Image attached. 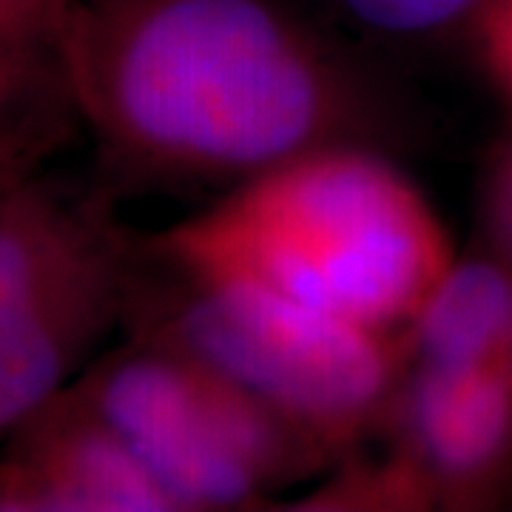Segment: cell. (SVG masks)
Returning <instances> with one entry per match:
<instances>
[{
    "mask_svg": "<svg viewBox=\"0 0 512 512\" xmlns=\"http://www.w3.org/2000/svg\"><path fill=\"white\" fill-rule=\"evenodd\" d=\"M60 55L114 194L228 191L390 134L365 66L285 0H74Z\"/></svg>",
    "mask_w": 512,
    "mask_h": 512,
    "instance_id": "cell-1",
    "label": "cell"
},
{
    "mask_svg": "<svg viewBox=\"0 0 512 512\" xmlns=\"http://www.w3.org/2000/svg\"><path fill=\"white\" fill-rule=\"evenodd\" d=\"M137 239L171 265L254 282L387 336L410 328L458 256L424 191L365 143L293 157Z\"/></svg>",
    "mask_w": 512,
    "mask_h": 512,
    "instance_id": "cell-2",
    "label": "cell"
},
{
    "mask_svg": "<svg viewBox=\"0 0 512 512\" xmlns=\"http://www.w3.org/2000/svg\"><path fill=\"white\" fill-rule=\"evenodd\" d=\"M120 333L237 384L325 456L382 439L407 370L402 336L316 311L254 282L171 265L131 239Z\"/></svg>",
    "mask_w": 512,
    "mask_h": 512,
    "instance_id": "cell-3",
    "label": "cell"
},
{
    "mask_svg": "<svg viewBox=\"0 0 512 512\" xmlns=\"http://www.w3.org/2000/svg\"><path fill=\"white\" fill-rule=\"evenodd\" d=\"M114 197L43 168L0 188V441L123 328L134 231Z\"/></svg>",
    "mask_w": 512,
    "mask_h": 512,
    "instance_id": "cell-4",
    "label": "cell"
},
{
    "mask_svg": "<svg viewBox=\"0 0 512 512\" xmlns=\"http://www.w3.org/2000/svg\"><path fill=\"white\" fill-rule=\"evenodd\" d=\"M74 384L174 512L271 510L282 490L333 467L288 421L174 350L126 339L100 353Z\"/></svg>",
    "mask_w": 512,
    "mask_h": 512,
    "instance_id": "cell-5",
    "label": "cell"
},
{
    "mask_svg": "<svg viewBox=\"0 0 512 512\" xmlns=\"http://www.w3.org/2000/svg\"><path fill=\"white\" fill-rule=\"evenodd\" d=\"M382 439L430 510H487L512 487V373L410 362Z\"/></svg>",
    "mask_w": 512,
    "mask_h": 512,
    "instance_id": "cell-6",
    "label": "cell"
},
{
    "mask_svg": "<svg viewBox=\"0 0 512 512\" xmlns=\"http://www.w3.org/2000/svg\"><path fill=\"white\" fill-rule=\"evenodd\" d=\"M0 512H174L77 384L0 441Z\"/></svg>",
    "mask_w": 512,
    "mask_h": 512,
    "instance_id": "cell-7",
    "label": "cell"
},
{
    "mask_svg": "<svg viewBox=\"0 0 512 512\" xmlns=\"http://www.w3.org/2000/svg\"><path fill=\"white\" fill-rule=\"evenodd\" d=\"M402 339L410 362L512 373L510 256H456Z\"/></svg>",
    "mask_w": 512,
    "mask_h": 512,
    "instance_id": "cell-8",
    "label": "cell"
},
{
    "mask_svg": "<svg viewBox=\"0 0 512 512\" xmlns=\"http://www.w3.org/2000/svg\"><path fill=\"white\" fill-rule=\"evenodd\" d=\"M80 128L63 55L0 26V177H23Z\"/></svg>",
    "mask_w": 512,
    "mask_h": 512,
    "instance_id": "cell-9",
    "label": "cell"
},
{
    "mask_svg": "<svg viewBox=\"0 0 512 512\" xmlns=\"http://www.w3.org/2000/svg\"><path fill=\"white\" fill-rule=\"evenodd\" d=\"M348 26L379 40L419 43L473 26L487 0H328Z\"/></svg>",
    "mask_w": 512,
    "mask_h": 512,
    "instance_id": "cell-10",
    "label": "cell"
},
{
    "mask_svg": "<svg viewBox=\"0 0 512 512\" xmlns=\"http://www.w3.org/2000/svg\"><path fill=\"white\" fill-rule=\"evenodd\" d=\"M470 29L484 69L512 103V0H487Z\"/></svg>",
    "mask_w": 512,
    "mask_h": 512,
    "instance_id": "cell-11",
    "label": "cell"
},
{
    "mask_svg": "<svg viewBox=\"0 0 512 512\" xmlns=\"http://www.w3.org/2000/svg\"><path fill=\"white\" fill-rule=\"evenodd\" d=\"M74 0H0V26L60 49Z\"/></svg>",
    "mask_w": 512,
    "mask_h": 512,
    "instance_id": "cell-12",
    "label": "cell"
},
{
    "mask_svg": "<svg viewBox=\"0 0 512 512\" xmlns=\"http://www.w3.org/2000/svg\"><path fill=\"white\" fill-rule=\"evenodd\" d=\"M487 220L493 231L495 245L504 256L512 259V143L490 168L487 177Z\"/></svg>",
    "mask_w": 512,
    "mask_h": 512,
    "instance_id": "cell-13",
    "label": "cell"
},
{
    "mask_svg": "<svg viewBox=\"0 0 512 512\" xmlns=\"http://www.w3.org/2000/svg\"><path fill=\"white\" fill-rule=\"evenodd\" d=\"M12 180H15V177H0V188H3L6 183H12Z\"/></svg>",
    "mask_w": 512,
    "mask_h": 512,
    "instance_id": "cell-14",
    "label": "cell"
}]
</instances>
